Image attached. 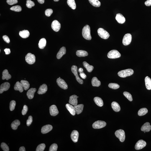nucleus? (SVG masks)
I'll use <instances>...</instances> for the list:
<instances>
[{
    "mask_svg": "<svg viewBox=\"0 0 151 151\" xmlns=\"http://www.w3.org/2000/svg\"><path fill=\"white\" fill-rule=\"evenodd\" d=\"M82 34L83 37L86 40H91L92 37L91 34V29L89 25H86L83 27Z\"/></svg>",
    "mask_w": 151,
    "mask_h": 151,
    "instance_id": "f257e3e1",
    "label": "nucleus"
},
{
    "mask_svg": "<svg viewBox=\"0 0 151 151\" xmlns=\"http://www.w3.org/2000/svg\"><path fill=\"white\" fill-rule=\"evenodd\" d=\"M134 70L132 69H129L121 70L118 72V74L119 76L120 77L124 78L127 76H131L134 74Z\"/></svg>",
    "mask_w": 151,
    "mask_h": 151,
    "instance_id": "f03ea898",
    "label": "nucleus"
},
{
    "mask_svg": "<svg viewBox=\"0 0 151 151\" xmlns=\"http://www.w3.org/2000/svg\"><path fill=\"white\" fill-rule=\"evenodd\" d=\"M115 134L116 137L119 139L121 142H124L125 138L124 131L122 129H120L116 131Z\"/></svg>",
    "mask_w": 151,
    "mask_h": 151,
    "instance_id": "7ed1b4c3",
    "label": "nucleus"
},
{
    "mask_svg": "<svg viewBox=\"0 0 151 151\" xmlns=\"http://www.w3.org/2000/svg\"><path fill=\"white\" fill-rule=\"evenodd\" d=\"M97 32L98 35L103 39H107L109 37L110 35L108 32L102 28H100L98 29Z\"/></svg>",
    "mask_w": 151,
    "mask_h": 151,
    "instance_id": "20e7f679",
    "label": "nucleus"
},
{
    "mask_svg": "<svg viewBox=\"0 0 151 151\" xmlns=\"http://www.w3.org/2000/svg\"><path fill=\"white\" fill-rule=\"evenodd\" d=\"M107 56L108 58L115 59L119 58L121 57V55L117 50H114L109 51Z\"/></svg>",
    "mask_w": 151,
    "mask_h": 151,
    "instance_id": "39448f33",
    "label": "nucleus"
},
{
    "mask_svg": "<svg viewBox=\"0 0 151 151\" xmlns=\"http://www.w3.org/2000/svg\"><path fill=\"white\" fill-rule=\"evenodd\" d=\"M71 71L76 76V78L79 83L80 84H82L83 83V80L80 78L79 76L77 71V67L75 65L72 66L71 68Z\"/></svg>",
    "mask_w": 151,
    "mask_h": 151,
    "instance_id": "423d86ee",
    "label": "nucleus"
},
{
    "mask_svg": "<svg viewBox=\"0 0 151 151\" xmlns=\"http://www.w3.org/2000/svg\"><path fill=\"white\" fill-rule=\"evenodd\" d=\"M106 125V123L105 121H97L93 123L92 127L93 129H99L104 127Z\"/></svg>",
    "mask_w": 151,
    "mask_h": 151,
    "instance_id": "0eeeda50",
    "label": "nucleus"
},
{
    "mask_svg": "<svg viewBox=\"0 0 151 151\" xmlns=\"http://www.w3.org/2000/svg\"><path fill=\"white\" fill-rule=\"evenodd\" d=\"M35 55L31 53H29L26 55L25 60L27 63L29 65L33 64L35 62Z\"/></svg>",
    "mask_w": 151,
    "mask_h": 151,
    "instance_id": "6e6552de",
    "label": "nucleus"
},
{
    "mask_svg": "<svg viewBox=\"0 0 151 151\" xmlns=\"http://www.w3.org/2000/svg\"><path fill=\"white\" fill-rule=\"evenodd\" d=\"M132 40V36L129 33L126 34L124 36L123 39L122 43L124 45L127 46L129 45Z\"/></svg>",
    "mask_w": 151,
    "mask_h": 151,
    "instance_id": "1a4fd4ad",
    "label": "nucleus"
},
{
    "mask_svg": "<svg viewBox=\"0 0 151 151\" xmlns=\"http://www.w3.org/2000/svg\"><path fill=\"white\" fill-rule=\"evenodd\" d=\"M57 85L60 88L63 89H68V85L65 82L63 79L60 78H58L57 80Z\"/></svg>",
    "mask_w": 151,
    "mask_h": 151,
    "instance_id": "9d476101",
    "label": "nucleus"
},
{
    "mask_svg": "<svg viewBox=\"0 0 151 151\" xmlns=\"http://www.w3.org/2000/svg\"><path fill=\"white\" fill-rule=\"evenodd\" d=\"M146 145V143L143 140H139L136 143L135 148L136 150H139L145 147Z\"/></svg>",
    "mask_w": 151,
    "mask_h": 151,
    "instance_id": "9b49d317",
    "label": "nucleus"
},
{
    "mask_svg": "<svg viewBox=\"0 0 151 151\" xmlns=\"http://www.w3.org/2000/svg\"><path fill=\"white\" fill-rule=\"evenodd\" d=\"M51 27L53 30L55 32H58L60 28L61 25L58 21L54 20L52 23Z\"/></svg>",
    "mask_w": 151,
    "mask_h": 151,
    "instance_id": "f8f14e48",
    "label": "nucleus"
},
{
    "mask_svg": "<svg viewBox=\"0 0 151 151\" xmlns=\"http://www.w3.org/2000/svg\"><path fill=\"white\" fill-rule=\"evenodd\" d=\"M50 114L52 116H55L59 114V112L57 106L55 105H52L49 108Z\"/></svg>",
    "mask_w": 151,
    "mask_h": 151,
    "instance_id": "ddd939ff",
    "label": "nucleus"
},
{
    "mask_svg": "<svg viewBox=\"0 0 151 151\" xmlns=\"http://www.w3.org/2000/svg\"><path fill=\"white\" fill-rule=\"evenodd\" d=\"M10 86V85L9 82H6L2 84L0 87V93H2L4 91H8Z\"/></svg>",
    "mask_w": 151,
    "mask_h": 151,
    "instance_id": "4468645a",
    "label": "nucleus"
},
{
    "mask_svg": "<svg viewBox=\"0 0 151 151\" xmlns=\"http://www.w3.org/2000/svg\"><path fill=\"white\" fill-rule=\"evenodd\" d=\"M79 136V134L77 131L74 130L72 131L70 137L72 141L74 142H78Z\"/></svg>",
    "mask_w": 151,
    "mask_h": 151,
    "instance_id": "2eb2a0df",
    "label": "nucleus"
},
{
    "mask_svg": "<svg viewBox=\"0 0 151 151\" xmlns=\"http://www.w3.org/2000/svg\"><path fill=\"white\" fill-rule=\"evenodd\" d=\"M53 129L52 126L50 124H47L43 127L41 129V132L43 134H46L50 132Z\"/></svg>",
    "mask_w": 151,
    "mask_h": 151,
    "instance_id": "dca6fc26",
    "label": "nucleus"
},
{
    "mask_svg": "<svg viewBox=\"0 0 151 151\" xmlns=\"http://www.w3.org/2000/svg\"><path fill=\"white\" fill-rule=\"evenodd\" d=\"M78 98L76 95H72L70 97L69 103L74 106L77 105L78 104Z\"/></svg>",
    "mask_w": 151,
    "mask_h": 151,
    "instance_id": "f3484780",
    "label": "nucleus"
},
{
    "mask_svg": "<svg viewBox=\"0 0 151 151\" xmlns=\"http://www.w3.org/2000/svg\"><path fill=\"white\" fill-rule=\"evenodd\" d=\"M151 126L150 123L146 122L142 126L141 130L144 132H148L151 130Z\"/></svg>",
    "mask_w": 151,
    "mask_h": 151,
    "instance_id": "a211bd4d",
    "label": "nucleus"
},
{
    "mask_svg": "<svg viewBox=\"0 0 151 151\" xmlns=\"http://www.w3.org/2000/svg\"><path fill=\"white\" fill-rule=\"evenodd\" d=\"M116 19L118 22L119 24H122L125 22V19L122 14H116Z\"/></svg>",
    "mask_w": 151,
    "mask_h": 151,
    "instance_id": "6ab92c4d",
    "label": "nucleus"
},
{
    "mask_svg": "<svg viewBox=\"0 0 151 151\" xmlns=\"http://www.w3.org/2000/svg\"><path fill=\"white\" fill-rule=\"evenodd\" d=\"M48 88L46 85L43 84L41 85L39 88L38 93L39 94H42L45 93L47 91Z\"/></svg>",
    "mask_w": 151,
    "mask_h": 151,
    "instance_id": "aec40b11",
    "label": "nucleus"
},
{
    "mask_svg": "<svg viewBox=\"0 0 151 151\" xmlns=\"http://www.w3.org/2000/svg\"><path fill=\"white\" fill-rule=\"evenodd\" d=\"M36 88H32L29 89L27 93V96L29 99H32L34 97V93L36 91Z\"/></svg>",
    "mask_w": 151,
    "mask_h": 151,
    "instance_id": "412c9836",
    "label": "nucleus"
},
{
    "mask_svg": "<svg viewBox=\"0 0 151 151\" xmlns=\"http://www.w3.org/2000/svg\"><path fill=\"white\" fill-rule=\"evenodd\" d=\"M66 50L65 48L64 47H62L57 54V58L58 59H60L64 55L66 54Z\"/></svg>",
    "mask_w": 151,
    "mask_h": 151,
    "instance_id": "4be33fe9",
    "label": "nucleus"
},
{
    "mask_svg": "<svg viewBox=\"0 0 151 151\" xmlns=\"http://www.w3.org/2000/svg\"><path fill=\"white\" fill-rule=\"evenodd\" d=\"M75 108L76 113L77 114H79L81 113L82 112L84 107L83 104H80L74 106Z\"/></svg>",
    "mask_w": 151,
    "mask_h": 151,
    "instance_id": "5701e85b",
    "label": "nucleus"
},
{
    "mask_svg": "<svg viewBox=\"0 0 151 151\" xmlns=\"http://www.w3.org/2000/svg\"><path fill=\"white\" fill-rule=\"evenodd\" d=\"M14 89L16 91H18L20 92H22L24 91V88L22 84L19 81H17L14 85Z\"/></svg>",
    "mask_w": 151,
    "mask_h": 151,
    "instance_id": "b1692460",
    "label": "nucleus"
},
{
    "mask_svg": "<svg viewBox=\"0 0 151 151\" xmlns=\"http://www.w3.org/2000/svg\"><path fill=\"white\" fill-rule=\"evenodd\" d=\"M111 106L113 110L116 112H119L120 110V106L119 104L116 102H113L112 103Z\"/></svg>",
    "mask_w": 151,
    "mask_h": 151,
    "instance_id": "393cba45",
    "label": "nucleus"
},
{
    "mask_svg": "<svg viewBox=\"0 0 151 151\" xmlns=\"http://www.w3.org/2000/svg\"><path fill=\"white\" fill-rule=\"evenodd\" d=\"M66 107L67 109L72 115H75L76 113L75 108L74 106L73 107L71 104H67L66 105Z\"/></svg>",
    "mask_w": 151,
    "mask_h": 151,
    "instance_id": "a878e982",
    "label": "nucleus"
},
{
    "mask_svg": "<svg viewBox=\"0 0 151 151\" xmlns=\"http://www.w3.org/2000/svg\"><path fill=\"white\" fill-rule=\"evenodd\" d=\"M2 79L8 80L11 78V75L10 74L7 70H5L2 73Z\"/></svg>",
    "mask_w": 151,
    "mask_h": 151,
    "instance_id": "bb28decb",
    "label": "nucleus"
},
{
    "mask_svg": "<svg viewBox=\"0 0 151 151\" xmlns=\"http://www.w3.org/2000/svg\"><path fill=\"white\" fill-rule=\"evenodd\" d=\"M19 35L23 38H26L29 37L30 33L28 31L24 30L20 31L19 32Z\"/></svg>",
    "mask_w": 151,
    "mask_h": 151,
    "instance_id": "cd10ccee",
    "label": "nucleus"
},
{
    "mask_svg": "<svg viewBox=\"0 0 151 151\" xmlns=\"http://www.w3.org/2000/svg\"><path fill=\"white\" fill-rule=\"evenodd\" d=\"M145 85L147 89L148 90L151 89V79L149 77H146L145 79Z\"/></svg>",
    "mask_w": 151,
    "mask_h": 151,
    "instance_id": "c85d7f7f",
    "label": "nucleus"
},
{
    "mask_svg": "<svg viewBox=\"0 0 151 151\" xmlns=\"http://www.w3.org/2000/svg\"><path fill=\"white\" fill-rule=\"evenodd\" d=\"M92 85L93 86H99L101 85V82L96 77H93L92 80Z\"/></svg>",
    "mask_w": 151,
    "mask_h": 151,
    "instance_id": "c756f323",
    "label": "nucleus"
},
{
    "mask_svg": "<svg viewBox=\"0 0 151 151\" xmlns=\"http://www.w3.org/2000/svg\"><path fill=\"white\" fill-rule=\"evenodd\" d=\"M94 101L95 102L98 106L102 107L103 105V100L98 97H96L94 98Z\"/></svg>",
    "mask_w": 151,
    "mask_h": 151,
    "instance_id": "7c9ffc66",
    "label": "nucleus"
},
{
    "mask_svg": "<svg viewBox=\"0 0 151 151\" xmlns=\"http://www.w3.org/2000/svg\"><path fill=\"white\" fill-rule=\"evenodd\" d=\"M76 55L78 57H84L88 55V52L83 50H78L76 52Z\"/></svg>",
    "mask_w": 151,
    "mask_h": 151,
    "instance_id": "2f4dec72",
    "label": "nucleus"
},
{
    "mask_svg": "<svg viewBox=\"0 0 151 151\" xmlns=\"http://www.w3.org/2000/svg\"><path fill=\"white\" fill-rule=\"evenodd\" d=\"M84 66L86 68L88 72H91L92 71L94 67L92 65H90L86 62H83Z\"/></svg>",
    "mask_w": 151,
    "mask_h": 151,
    "instance_id": "473e14b6",
    "label": "nucleus"
},
{
    "mask_svg": "<svg viewBox=\"0 0 151 151\" xmlns=\"http://www.w3.org/2000/svg\"><path fill=\"white\" fill-rule=\"evenodd\" d=\"M46 45V40L45 38H42L39 41L38 47L40 49H43Z\"/></svg>",
    "mask_w": 151,
    "mask_h": 151,
    "instance_id": "72a5a7b5",
    "label": "nucleus"
},
{
    "mask_svg": "<svg viewBox=\"0 0 151 151\" xmlns=\"http://www.w3.org/2000/svg\"><path fill=\"white\" fill-rule=\"evenodd\" d=\"M20 124V121L18 120H16L11 123V127L13 129L16 130L17 129L18 127Z\"/></svg>",
    "mask_w": 151,
    "mask_h": 151,
    "instance_id": "f704fd0d",
    "label": "nucleus"
},
{
    "mask_svg": "<svg viewBox=\"0 0 151 151\" xmlns=\"http://www.w3.org/2000/svg\"><path fill=\"white\" fill-rule=\"evenodd\" d=\"M20 83L25 90L26 91L29 89L30 86V84L28 81L26 80H22L21 81Z\"/></svg>",
    "mask_w": 151,
    "mask_h": 151,
    "instance_id": "c9c22d12",
    "label": "nucleus"
},
{
    "mask_svg": "<svg viewBox=\"0 0 151 151\" xmlns=\"http://www.w3.org/2000/svg\"><path fill=\"white\" fill-rule=\"evenodd\" d=\"M90 4L95 7H99L101 3L98 0H88Z\"/></svg>",
    "mask_w": 151,
    "mask_h": 151,
    "instance_id": "e433bc0d",
    "label": "nucleus"
},
{
    "mask_svg": "<svg viewBox=\"0 0 151 151\" xmlns=\"http://www.w3.org/2000/svg\"><path fill=\"white\" fill-rule=\"evenodd\" d=\"M67 4L73 10L76 9V5L75 0H68Z\"/></svg>",
    "mask_w": 151,
    "mask_h": 151,
    "instance_id": "4c0bfd02",
    "label": "nucleus"
},
{
    "mask_svg": "<svg viewBox=\"0 0 151 151\" xmlns=\"http://www.w3.org/2000/svg\"><path fill=\"white\" fill-rule=\"evenodd\" d=\"M148 112V111L146 108H142L139 110L138 112V114L140 116H144Z\"/></svg>",
    "mask_w": 151,
    "mask_h": 151,
    "instance_id": "58836bf2",
    "label": "nucleus"
},
{
    "mask_svg": "<svg viewBox=\"0 0 151 151\" xmlns=\"http://www.w3.org/2000/svg\"><path fill=\"white\" fill-rule=\"evenodd\" d=\"M108 86L110 88L113 89H117L119 88V85L117 83H110L108 85Z\"/></svg>",
    "mask_w": 151,
    "mask_h": 151,
    "instance_id": "ea45409f",
    "label": "nucleus"
},
{
    "mask_svg": "<svg viewBox=\"0 0 151 151\" xmlns=\"http://www.w3.org/2000/svg\"><path fill=\"white\" fill-rule=\"evenodd\" d=\"M11 11H14L16 12H20L22 11V8L19 5H16L12 6L10 8Z\"/></svg>",
    "mask_w": 151,
    "mask_h": 151,
    "instance_id": "a19ab883",
    "label": "nucleus"
},
{
    "mask_svg": "<svg viewBox=\"0 0 151 151\" xmlns=\"http://www.w3.org/2000/svg\"><path fill=\"white\" fill-rule=\"evenodd\" d=\"M123 94L124 96L127 98L129 101H133V98L132 95L130 93L127 92H124L123 93Z\"/></svg>",
    "mask_w": 151,
    "mask_h": 151,
    "instance_id": "79ce46f5",
    "label": "nucleus"
},
{
    "mask_svg": "<svg viewBox=\"0 0 151 151\" xmlns=\"http://www.w3.org/2000/svg\"><path fill=\"white\" fill-rule=\"evenodd\" d=\"M46 147V146L44 144H40L38 146L36 149V151H43Z\"/></svg>",
    "mask_w": 151,
    "mask_h": 151,
    "instance_id": "37998d69",
    "label": "nucleus"
},
{
    "mask_svg": "<svg viewBox=\"0 0 151 151\" xmlns=\"http://www.w3.org/2000/svg\"><path fill=\"white\" fill-rule=\"evenodd\" d=\"M16 103V101L14 100L11 101L10 104V109L11 111H13L15 108Z\"/></svg>",
    "mask_w": 151,
    "mask_h": 151,
    "instance_id": "c03bdc74",
    "label": "nucleus"
},
{
    "mask_svg": "<svg viewBox=\"0 0 151 151\" xmlns=\"http://www.w3.org/2000/svg\"><path fill=\"white\" fill-rule=\"evenodd\" d=\"M35 4L33 1H32L31 0H27L26 6L27 8H31L32 6H33Z\"/></svg>",
    "mask_w": 151,
    "mask_h": 151,
    "instance_id": "a18cd8bd",
    "label": "nucleus"
},
{
    "mask_svg": "<svg viewBox=\"0 0 151 151\" xmlns=\"http://www.w3.org/2000/svg\"><path fill=\"white\" fill-rule=\"evenodd\" d=\"M58 148V146L56 144H52L49 148V151H56Z\"/></svg>",
    "mask_w": 151,
    "mask_h": 151,
    "instance_id": "49530a36",
    "label": "nucleus"
},
{
    "mask_svg": "<svg viewBox=\"0 0 151 151\" xmlns=\"http://www.w3.org/2000/svg\"><path fill=\"white\" fill-rule=\"evenodd\" d=\"M1 148L4 151H9V147L6 143L3 142L1 144Z\"/></svg>",
    "mask_w": 151,
    "mask_h": 151,
    "instance_id": "de8ad7c7",
    "label": "nucleus"
},
{
    "mask_svg": "<svg viewBox=\"0 0 151 151\" xmlns=\"http://www.w3.org/2000/svg\"><path fill=\"white\" fill-rule=\"evenodd\" d=\"M53 13V10L51 9H47L46 10L45 12V15L47 17H50Z\"/></svg>",
    "mask_w": 151,
    "mask_h": 151,
    "instance_id": "09e8293b",
    "label": "nucleus"
},
{
    "mask_svg": "<svg viewBox=\"0 0 151 151\" xmlns=\"http://www.w3.org/2000/svg\"><path fill=\"white\" fill-rule=\"evenodd\" d=\"M28 111V108L27 105H24L22 111V114L23 115H25L27 114Z\"/></svg>",
    "mask_w": 151,
    "mask_h": 151,
    "instance_id": "8fccbe9b",
    "label": "nucleus"
},
{
    "mask_svg": "<svg viewBox=\"0 0 151 151\" xmlns=\"http://www.w3.org/2000/svg\"><path fill=\"white\" fill-rule=\"evenodd\" d=\"M6 2L8 4L12 5L17 4L18 3V0H7Z\"/></svg>",
    "mask_w": 151,
    "mask_h": 151,
    "instance_id": "3c124183",
    "label": "nucleus"
},
{
    "mask_svg": "<svg viewBox=\"0 0 151 151\" xmlns=\"http://www.w3.org/2000/svg\"><path fill=\"white\" fill-rule=\"evenodd\" d=\"M32 116H29L28 119L27 121V124L28 126H29L32 124Z\"/></svg>",
    "mask_w": 151,
    "mask_h": 151,
    "instance_id": "603ef678",
    "label": "nucleus"
},
{
    "mask_svg": "<svg viewBox=\"0 0 151 151\" xmlns=\"http://www.w3.org/2000/svg\"><path fill=\"white\" fill-rule=\"evenodd\" d=\"M3 38L5 42L7 43H9L10 42V40L9 37L5 35L3 36Z\"/></svg>",
    "mask_w": 151,
    "mask_h": 151,
    "instance_id": "864d4df0",
    "label": "nucleus"
},
{
    "mask_svg": "<svg viewBox=\"0 0 151 151\" xmlns=\"http://www.w3.org/2000/svg\"><path fill=\"white\" fill-rule=\"evenodd\" d=\"M80 77L83 79H85L86 77V76L83 72L80 73Z\"/></svg>",
    "mask_w": 151,
    "mask_h": 151,
    "instance_id": "5fc2aeb1",
    "label": "nucleus"
},
{
    "mask_svg": "<svg viewBox=\"0 0 151 151\" xmlns=\"http://www.w3.org/2000/svg\"><path fill=\"white\" fill-rule=\"evenodd\" d=\"M145 4L147 6H151V0H147L145 2Z\"/></svg>",
    "mask_w": 151,
    "mask_h": 151,
    "instance_id": "6e6d98bb",
    "label": "nucleus"
},
{
    "mask_svg": "<svg viewBox=\"0 0 151 151\" xmlns=\"http://www.w3.org/2000/svg\"><path fill=\"white\" fill-rule=\"evenodd\" d=\"M4 51L5 52L6 55H9L10 54L11 52L10 49L8 48H6L5 49Z\"/></svg>",
    "mask_w": 151,
    "mask_h": 151,
    "instance_id": "4d7b16f0",
    "label": "nucleus"
},
{
    "mask_svg": "<svg viewBox=\"0 0 151 151\" xmlns=\"http://www.w3.org/2000/svg\"><path fill=\"white\" fill-rule=\"evenodd\" d=\"M19 151H25L26 149L24 147L22 146L20 148Z\"/></svg>",
    "mask_w": 151,
    "mask_h": 151,
    "instance_id": "13d9d810",
    "label": "nucleus"
},
{
    "mask_svg": "<svg viewBox=\"0 0 151 151\" xmlns=\"http://www.w3.org/2000/svg\"><path fill=\"white\" fill-rule=\"evenodd\" d=\"M37 0L40 4H43L45 2V0Z\"/></svg>",
    "mask_w": 151,
    "mask_h": 151,
    "instance_id": "bf43d9fd",
    "label": "nucleus"
},
{
    "mask_svg": "<svg viewBox=\"0 0 151 151\" xmlns=\"http://www.w3.org/2000/svg\"><path fill=\"white\" fill-rule=\"evenodd\" d=\"M83 70L82 68H80L78 70V71L80 73H82V72H83Z\"/></svg>",
    "mask_w": 151,
    "mask_h": 151,
    "instance_id": "052dcab7",
    "label": "nucleus"
},
{
    "mask_svg": "<svg viewBox=\"0 0 151 151\" xmlns=\"http://www.w3.org/2000/svg\"><path fill=\"white\" fill-rule=\"evenodd\" d=\"M54 0V1H58L59 0Z\"/></svg>",
    "mask_w": 151,
    "mask_h": 151,
    "instance_id": "680f3d73",
    "label": "nucleus"
},
{
    "mask_svg": "<svg viewBox=\"0 0 151 151\" xmlns=\"http://www.w3.org/2000/svg\"><path fill=\"white\" fill-rule=\"evenodd\" d=\"M59 78H60V77H59Z\"/></svg>",
    "mask_w": 151,
    "mask_h": 151,
    "instance_id": "e2e57ef3",
    "label": "nucleus"
}]
</instances>
